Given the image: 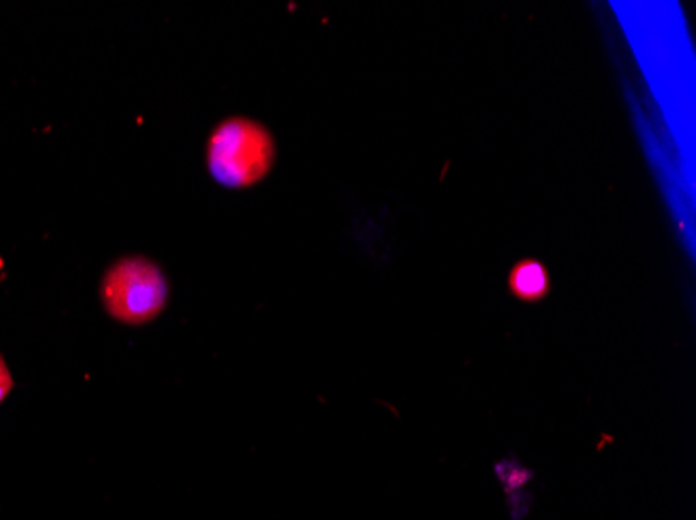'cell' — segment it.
<instances>
[{
  "label": "cell",
  "mask_w": 696,
  "mask_h": 520,
  "mask_svg": "<svg viewBox=\"0 0 696 520\" xmlns=\"http://www.w3.org/2000/svg\"><path fill=\"white\" fill-rule=\"evenodd\" d=\"M274 134L251 117H228L213 127L207 142V169L219 186L246 189L261 183L275 165Z\"/></svg>",
  "instance_id": "6da1fadb"
},
{
  "label": "cell",
  "mask_w": 696,
  "mask_h": 520,
  "mask_svg": "<svg viewBox=\"0 0 696 520\" xmlns=\"http://www.w3.org/2000/svg\"><path fill=\"white\" fill-rule=\"evenodd\" d=\"M100 300L117 323L144 325L163 312L170 300V283L155 260L123 256L102 275Z\"/></svg>",
  "instance_id": "7a4b0ae2"
},
{
  "label": "cell",
  "mask_w": 696,
  "mask_h": 520,
  "mask_svg": "<svg viewBox=\"0 0 696 520\" xmlns=\"http://www.w3.org/2000/svg\"><path fill=\"white\" fill-rule=\"evenodd\" d=\"M509 294L519 302H542L551 294L553 281L546 265L538 259H522L509 269L507 275Z\"/></svg>",
  "instance_id": "3957f363"
},
{
  "label": "cell",
  "mask_w": 696,
  "mask_h": 520,
  "mask_svg": "<svg viewBox=\"0 0 696 520\" xmlns=\"http://www.w3.org/2000/svg\"><path fill=\"white\" fill-rule=\"evenodd\" d=\"M13 387H15V381L9 371V364H6L3 354H0V404H3L6 395L13 392Z\"/></svg>",
  "instance_id": "277c9868"
}]
</instances>
